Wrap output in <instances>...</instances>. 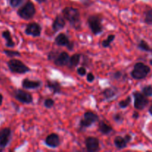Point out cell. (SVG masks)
I'll use <instances>...</instances> for the list:
<instances>
[{"label": "cell", "mask_w": 152, "mask_h": 152, "mask_svg": "<svg viewBox=\"0 0 152 152\" xmlns=\"http://www.w3.org/2000/svg\"><path fill=\"white\" fill-rule=\"evenodd\" d=\"M38 3H43L46 1V0H36Z\"/></svg>", "instance_id": "38"}, {"label": "cell", "mask_w": 152, "mask_h": 152, "mask_svg": "<svg viewBox=\"0 0 152 152\" xmlns=\"http://www.w3.org/2000/svg\"><path fill=\"white\" fill-rule=\"evenodd\" d=\"M25 31L27 35L32 36L34 37H39L42 34V27L37 22H32L27 25Z\"/></svg>", "instance_id": "11"}, {"label": "cell", "mask_w": 152, "mask_h": 152, "mask_svg": "<svg viewBox=\"0 0 152 152\" xmlns=\"http://www.w3.org/2000/svg\"><path fill=\"white\" fill-rule=\"evenodd\" d=\"M150 64H151V65H152V59H151V60H150Z\"/></svg>", "instance_id": "40"}, {"label": "cell", "mask_w": 152, "mask_h": 152, "mask_svg": "<svg viewBox=\"0 0 152 152\" xmlns=\"http://www.w3.org/2000/svg\"><path fill=\"white\" fill-rule=\"evenodd\" d=\"M131 102H132V97L130 96H128L126 99L124 100H121L119 102V106L121 108H126L129 105H130Z\"/></svg>", "instance_id": "26"}, {"label": "cell", "mask_w": 152, "mask_h": 152, "mask_svg": "<svg viewBox=\"0 0 152 152\" xmlns=\"http://www.w3.org/2000/svg\"><path fill=\"white\" fill-rule=\"evenodd\" d=\"M45 143L50 148H57L60 145V139L59 135L56 133L50 134L45 140Z\"/></svg>", "instance_id": "13"}, {"label": "cell", "mask_w": 152, "mask_h": 152, "mask_svg": "<svg viewBox=\"0 0 152 152\" xmlns=\"http://www.w3.org/2000/svg\"><path fill=\"white\" fill-rule=\"evenodd\" d=\"M133 95L134 98V108L137 110H143L149 102L148 99L143 94L139 91L134 92Z\"/></svg>", "instance_id": "7"}, {"label": "cell", "mask_w": 152, "mask_h": 152, "mask_svg": "<svg viewBox=\"0 0 152 152\" xmlns=\"http://www.w3.org/2000/svg\"><path fill=\"white\" fill-rule=\"evenodd\" d=\"M142 93L145 95L146 97L152 96V86H145L142 88Z\"/></svg>", "instance_id": "27"}, {"label": "cell", "mask_w": 152, "mask_h": 152, "mask_svg": "<svg viewBox=\"0 0 152 152\" xmlns=\"http://www.w3.org/2000/svg\"><path fill=\"white\" fill-rule=\"evenodd\" d=\"M70 56L68 53L65 51H62L58 53L56 57L53 59V63L57 66H64L67 65L69 61Z\"/></svg>", "instance_id": "14"}, {"label": "cell", "mask_w": 152, "mask_h": 152, "mask_svg": "<svg viewBox=\"0 0 152 152\" xmlns=\"http://www.w3.org/2000/svg\"><path fill=\"white\" fill-rule=\"evenodd\" d=\"M25 0H10V4L12 7H17L22 4Z\"/></svg>", "instance_id": "30"}, {"label": "cell", "mask_w": 152, "mask_h": 152, "mask_svg": "<svg viewBox=\"0 0 152 152\" xmlns=\"http://www.w3.org/2000/svg\"><path fill=\"white\" fill-rule=\"evenodd\" d=\"M12 132L9 128H4L0 130V151L7 147L11 140Z\"/></svg>", "instance_id": "8"}, {"label": "cell", "mask_w": 152, "mask_h": 152, "mask_svg": "<svg viewBox=\"0 0 152 152\" xmlns=\"http://www.w3.org/2000/svg\"><path fill=\"white\" fill-rule=\"evenodd\" d=\"M15 99H17L20 102L24 104H31L33 102V96L28 91L22 90V89H17L13 93Z\"/></svg>", "instance_id": "10"}, {"label": "cell", "mask_w": 152, "mask_h": 152, "mask_svg": "<svg viewBox=\"0 0 152 152\" xmlns=\"http://www.w3.org/2000/svg\"><path fill=\"white\" fill-rule=\"evenodd\" d=\"M53 105H54V100L51 98H47V99H45L44 101V106L46 108H53Z\"/></svg>", "instance_id": "29"}, {"label": "cell", "mask_w": 152, "mask_h": 152, "mask_svg": "<svg viewBox=\"0 0 152 152\" xmlns=\"http://www.w3.org/2000/svg\"><path fill=\"white\" fill-rule=\"evenodd\" d=\"M98 130L101 134L104 135H108L113 131L112 126H110L108 123H107L105 120H101L99 123L98 126Z\"/></svg>", "instance_id": "18"}, {"label": "cell", "mask_w": 152, "mask_h": 152, "mask_svg": "<svg viewBox=\"0 0 152 152\" xmlns=\"http://www.w3.org/2000/svg\"><path fill=\"white\" fill-rule=\"evenodd\" d=\"M117 92H118V90H117V88L109 87L105 88L102 91V95L105 99H110L114 97L117 94Z\"/></svg>", "instance_id": "21"}, {"label": "cell", "mask_w": 152, "mask_h": 152, "mask_svg": "<svg viewBox=\"0 0 152 152\" xmlns=\"http://www.w3.org/2000/svg\"><path fill=\"white\" fill-rule=\"evenodd\" d=\"M54 42L55 44L57 45L58 46H62V47L65 46V47H67V48L70 50H72L74 49V42L70 41L68 36L64 34V33H60L59 34H58L56 38H55Z\"/></svg>", "instance_id": "9"}, {"label": "cell", "mask_w": 152, "mask_h": 152, "mask_svg": "<svg viewBox=\"0 0 152 152\" xmlns=\"http://www.w3.org/2000/svg\"><path fill=\"white\" fill-rule=\"evenodd\" d=\"M114 145H115V147L117 148V149L121 150L127 147V145L128 143H129V142H128V141L126 140V138L123 137L117 136L114 138Z\"/></svg>", "instance_id": "20"}, {"label": "cell", "mask_w": 152, "mask_h": 152, "mask_svg": "<svg viewBox=\"0 0 152 152\" xmlns=\"http://www.w3.org/2000/svg\"><path fill=\"white\" fill-rule=\"evenodd\" d=\"M148 111H149L150 114H151V115H152V105H151V106H150L149 110H148Z\"/></svg>", "instance_id": "39"}, {"label": "cell", "mask_w": 152, "mask_h": 152, "mask_svg": "<svg viewBox=\"0 0 152 152\" xmlns=\"http://www.w3.org/2000/svg\"><path fill=\"white\" fill-rule=\"evenodd\" d=\"M65 25H66V20L65 18L63 17L62 15H57L55 18L54 21L52 25V28H53L54 32H58V31H61L65 28Z\"/></svg>", "instance_id": "15"}, {"label": "cell", "mask_w": 152, "mask_h": 152, "mask_svg": "<svg viewBox=\"0 0 152 152\" xmlns=\"http://www.w3.org/2000/svg\"><path fill=\"white\" fill-rule=\"evenodd\" d=\"M86 79H87L88 82H89V83H92L95 79L94 75L92 73H88V74H87V77H86Z\"/></svg>", "instance_id": "35"}, {"label": "cell", "mask_w": 152, "mask_h": 152, "mask_svg": "<svg viewBox=\"0 0 152 152\" xmlns=\"http://www.w3.org/2000/svg\"><path fill=\"white\" fill-rule=\"evenodd\" d=\"M114 120L116 123H121L124 120V118H123V115L120 113H117V114H114Z\"/></svg>", "instance_id": "31"}, {"label": "cell", "mask_w": 152, "mask_h": 152, "mask_svg": "<svg viewBox=\"0 0 152 152\" xmlns=\"http://www.w3.org/2000/svg\"><path fill=\"white\" fill-rule=\"evenodd\" d=\"M99 120V116L92 111H86L84 114L83 118L80 121V129H83L88 128Z\"/></svg>", "instance_id": "6"}, {"label": "cell", "mask_w": 152, "mask_h": 152, "mask_svg": "<svg viewBox=\"0 0 152 152\" xmlns=\"http://www.w3.org/2000/svg\"><path fill=\"white\" fill-rule=\"evenodd\" d=\"M2 35V37L6 40L5 45L6 47L7 48H13L15 46V42H13V39H12L11 34H10V31L8 30H6V31H4L1 34Z\"/></svg>", "instance_id": "22"}, {"label": "cell", "mask_w": 152, "mask_h": 152, "mask_svg": "<svg viewBox=\"0 0 152 152\" xmlns=\"http://www.w3.org/2000/svg\"><path fill=\"white\" fill-rule=\"evenodd\" d=\"M2 102H3V96L0 94V105L2 104Z\"/></svg>", "instance_id": "37"}, {"label": "cell", "mask_w": 152, "mask_h": 152, "mask_svg": "<svg viewBox=\"0 0 152 152\" xmlns=\"http://www.w3.org/2000/svg\"><path fill=\"white\" fill-rule=\"evenodd\" d=\"M7 66L12 73L24 74L31 71V68L27 66L23 62L17 59H11L7 62Z\"/></svg>", "instance_id": "4"}, {"label": "cell", "mask_w": 152, "mask_h": 152, "mask_svg": "<svg viewBox=\"0 0 152 152\" xmlns=\"http://www.w3.org/2000/svg\"><path fill=\"white\" fill-rule=\"evenodd\" d=\"M58 53H59V52L57 51V50H54V51H50V53L48 54V60L50 61H53V59H55V58L56 57V56L58 55Z\"/></svg>", "instance_id": "32"}, {"label": "cell", "mask_w": 152, "mask_h": 152, "mask_svg": "<svg viewBox=\"0 0 152 152\" xmlns=\"http://www.w3.org/2000/svg\"><path fill=\"white\" fill-rule=\"evenodd\" d=\"M122 77H123V73L121 71H116L112 74V77L114 80H120Z\"/></svg>", "instance_id": "34"}, {"label": "cell", "mask_w": 152, "mask_h": 152, "mask_svg": "<svg viewBox=\"0 0 152 152\" xmlns=\"http://www.w3.org/2000/svg\"><path fill=\"white\" fill-rule=\"evenodd\" d=\"M139 114H138V112H134V114H133V117L134 119H137L138 117H139Z\"/></svg>", "instance_id": "36"}, {"label": "cell", "mask_w": 152, "mask_h": 152, "mask_svg": "<svg viewBox=\"0 0 152 152\" xmlns=\"http://www.w3.org/2000/svg\"><path fill=\"white\" fill-rule=\"evenodd\" d=\"M36 12H37V10H36L34 3L31 1H28L18 10L17 14L21 19L28 20V19H32L35 16Z\"/></svg>", "instance_id": "5"}, {"label": "cell", "mask_w": 152, "mask_h": 152, "mask_svg": "<svg viewBox=\"0 0 152 152\" xmlns=\"http://www.w3.org/2000/svg\"><path fill=\"white\" fill-rule=\"evenodd\" d=\"M80 59H81V54L80 53H74L72 56H70L69 61H68V63L67 65L68 68L74 69V68H76L80 63Z\"/></svg>", "instance_id": "19"}, {"label": "cell", "mask_w": 152, "mask_h": 152, "mask_svg": "<svg viewBox=\"0 0 152 152\" xmlns=\"http://www.w3.org/2000/svg\"><path fill=\"white\" fill-rule=\"evenodd\" d=\"M86 69L84 67H80V68H77V74L80 76H85L86 74Z\"/></svg>", "instance_id": "33"}, {"label": "cell", "mask_w": 152, "mask_h": 152, "mask_svg": "<svg viewBox=\"0 0 152 152\" xmlns=\"http://www.w3.org/2000/svg\"><path fill=\"white\" fill-rule=\"evenodd\" d=\"M102 19L100 15L94 14L91 15L88 18V25L91 31L94 35L100 34L103 31V26H102Z\"/></svg>", "instance_id": "2"}, {"label": "cell", "mask_w": 152, "mask_h": 152, "mask_svg": "<svg viewBox=\"0 0 152 152\" xmlns=\"http://www.w3.org/2000/svg\"><path fill=\"white\" fill-rule=\"evenodd\" d=\"M62 16L65 20L76 30H79L81 27V17L80 12L77 8L73 7H65L62 11Z\"/></svg>", "instance_id": "1"}, {"label": "cell", "mask_w": 152, "mask_h": 152, "mask_svg": "<svg viewBox=\"0 0 152 152\" xmlns=\"http://www.w3.org/2000/svg\"><path fill=\"white\" fill-rule=\"evenodd\" d=\"M48 88L50 89L53 94H61L62 92V88L59 81L57 80H47V84H46Z\"/></svg>", "instance_id": "17"}, {"label": "cell", "mask_w": 152, "mask_h": 152, "mask_svg": "<svg viewBox=\"0 0 152 152\" xmlns=\"http://www.w3.org/2000/svg\"><path fill=\"white\" fill-rule=\"evenodd\" d=\"M114 39H115V35H114V34H110V35L107 37L106 39L103 40V41L102 42V46L103 48H109L110 46H111V42L114 40Z\"/></svg>", "instance_id": "24"}, {"label": "cell", "mask_w": 152, "mask_h": 152, "mask_svg": "<svg viewBox=\"0 0 152 152\" xmlns=\"http://www.w3.org/2000/svg\"><path fill=\"white\" fill-rule=\"evenodd\" d=\"M117 1H120V0H117Z\"/></svg>", "instance_id": "41"}, {"label": "cell", "mask_w": 152, "mask_h": 152, "mask_svg": "<svg viewBox=\"0 0 152 152\" xmlns=\"http://www.w3.org/2000/svg\"><path fill=\"white\" fill-rule=\"evenodd\" d=\"M151 71L149 67L142 62H137L134 66V69L131 72V76L137 80L145 79Z\"/></svg>", "instance_id": "3"}, {"label": "cell", "mask_w": 152, "mask_h": 152, "mask_svg": "<svg viewBox=\"0 0 152 152\" xmlns=\"http://www.w3.org/2000/svg\"><path fill=\"white\" fill-rule=\"evenodd\" d=\"M144 22L148 25H152V9L148 10L145 12Z\"/></svg>", "instance_id": "25"}, {"label": "cell", "mask_w": 152, "mask_h": 152, "mask_svg": "<svg viewBox=\"0 0 152 152\" xmlns=\"http://www.w3.org/2000/svg\"><path fill=\"white\" fill-rule=\"evenodd\" d=\"M86 149L89 152H95L99 150V140L94 137H88L85 141Z\"/></svg>", "instance_id": "12"}, {"label": "cell", "mask_w": 152, "mask_h": 152, "mask_svg": "<svg viewBox=\"0 0 152 152\" xmlns=\"http://www.w3.org/2000/svg\"><path fill=\"white\" fill-rule=\"evenodd\" d=\"M42 86L39 80H31L30 79H24L22 82V86L25 89H37Z\"/></svg>", "instance_id": "16"}, {"label": "cell", "mask_w": 152, "mask_h": 152, "mask_svg": "<svg viewBox=\"0 0 152 152\" xmlns=\"http://www.w3.org/2000/svg\"><path fill=\"white\" fill-rule=\"evenodd\" d=\"M138 48L140 49L141 50H143L145 52H151L152 53V49L149 47L148 43L145 41V40L142 39L140 41V42L137 45Z\"/></svg>", "instance_id": "23"}, {"label": "cell", "mask_w": 152, "mask_h": 152, "mask_svg": "<svg viewBox=\"0 0 152 152\" xmlns=\"http://www.w3.org/2000/svg\"><path fill=\"white\" fill-rule=\"evenodd\" d=\"M4 53L7 55L8 57H15V56H20L21 53L17 50H4Z\"/></svg>", "instance_id": "28"}]
</instances>
